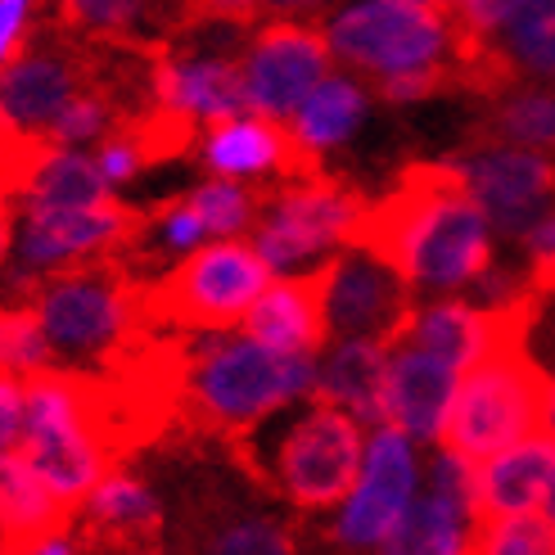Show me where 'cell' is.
<instances>
[{
    "label": "cell",
    "instance_id": "36",
    "mask_svg": "<svg viewBox=\"0 0 555 555\" xmlns=\"http://www.w3.org/2000/svg\"><path fill=\"white\" fill-rule=\"evenodd\" d=\"M524 244H529V258H555V208H546V217L524 235Z\"/></svg>",
    "mask_w": 555,
    "mask_h": 555
},
{
    "label": "cell",
    "instance_id": "18",
    "mask_svg": "<svg viewBox=\"0 0 555 555\" xmlns=\"http://www.w3.org/2000/svg\"><path fill=\"white\" fill-rule=\"evenodd\" d=\"M204 163L227 181V177H258V172H285L289 181H312L317 177V154L298 145V135L285 122H267L258 114L235 118L212 127Z\"/></svg>",
    "mask_w": 555,
    "mask_h": 555
},
{
    "label": "cell",
    "instance_id": "10",
    "mask_svg": "<svg viewBox=\"0 0 555 555\" xmlns=\"http://www.w3.org/2000/svg\"><path fill=\"white\" fill-rule=\"evenodd\" d=\"M325 275V335L366 339L393 352L415 317V294L398 271H388L362 248L321 267Z\"/></svg>",
    "mask_w": 555,
    "mask_h": 555
},
{
    "label": "cell",
    "instance_id": "33",
    "mask_svg": "<svg viewBox=\"0 0 555 555\" xmlns=\"http://www.w3.org/2000/svg\"><path fill=\"white\" fill-rule=\"evenodd\" d=\"M23 438V384L0 375V456H14Z\"/></svg>",
    "mask_w": 555,
    "mask_h": 555
},
{
    "label": "cell",
    "instance_id": "24",
    "mask_svg": "<svg viewBox=\"0 0 555 555\" xmlns=\"http://www.w3.org/2000/svg\"><path fill=\"white\" fill-rule=\"evenodd\" d=\"M23 204H27V217L60 212V208H95V204H108V181L100 177L95 158L77 150H50L33 185H27Z\"/></svg>",
    "mask_w": 555,
    "mask_h": 555
},
{
    "label": "cell",
    "instance_id": "23",
    "mask_svg": "<svg viewBox=\"0 0 555 555\" xmlns=\"http://www.w3.org/2000/svg\"><path fill=\"white\" fill-rule=\"evenodd\" d=\"M384 388H388V348L366 339H339L317 366V402L348 411L352 421L384 425Z\"/></svg>",
    "mask_w": 555,
    "mask_h": 555
},
{
    "label": "cell",
    "instance_id": "38",
    "mask_svg": "<svg viewBox=\"0 0 555 555\" xmlns=\"http://www.w3.org/2000/svg\"><path fill=\"white\" fill-rule=\"evenodd\" d=\"M542 434L555 442V388H551V406H546V421H542Z\"/></svg>",
    "mask_w": 555,
    "mask_h": 555
},
{
    "label": "cell",
    "instance_id": "34",
    "mask_svg": "<svg viewBox=\"0 0 555 555\" xmlns=\"http://www.w3.org/2000/svg\"><path fill=\"white\" fill-rule=\"evenodd\" d=\"M27 10L23 0H0V73H5L18 54H23V37H27Z\"/></svg>",
    "mask_w": 555,
    "mask_h": 555
},
{
    "label": "cell",
    "instance_id": "26",
    "mask_svg": "<svg viewBox=\"0 0 555 555\" xmlns=\"http://www.w3.org/2000/svg\"><path fill=\"white\" fill-rule=\"evenodd\" d=\"M502 33V50L506 64L519 73H542L555 77V0H529V5H511L506 23L496 27Z\"/></svg>",
    "mask_w": 555,
    "mask_h": 555
},
{
    "label": "cell",
    "instance_id": "13",
    "mask_svg": "<svg viewBox=\"0 0 555 555\" xmlns=\"http://www.w3.org/2000/svg\"><path fill=\"white\" fill-rule=\"evenodd\" d=\"M150 231V217L122 208V204H95V208H60L27 217V231L18 244L23 271L50 275L64 271V262H95L114 258V248H127Z\"/></svg>",
    "mask_w": 555,
    "mask_h": 555
},
{
    "label": "cell",
    "instance_id": "3",
    "mask_svg": "<svg viewBox=\"0 0 555 555\" xmlns=\"http://www.w3.org/2000/svg\"><path fill=\"white\" fill-rule=\"evenodd\" d=\"M551 388L555 379L529 352V344H496L465 371L448 425L438 434L442 452L479 469L492 456L538 438L551 406Z\"/></svg>",
    "mask_w": 555,
    "mask_h": 555
},
{
    "label": "cell",
    "instance_id": "22",
    "mask_svg": "<svg viewBox=\"0 0 555 555\" xmlns=\"http://www.w3.org/2000/svg\"><path fill=\"white\" fill-rule=\"evenodd\" d=\"M73 511L18 456H0V555H37L60 542Z\"/></svg>",
    "mask_w": 555,
    "mask_h": 555
},
{
    "label": "cell",
    "instance_id": "6",
    "mask_svg": "<svg viewBox=\"0 0 555 555\" xmlns=\"http://www.w3.org/2000/svg\"><path fill=\"white\" fill-rule=\"evenodd\" d=\"M77 515L87 496L114 475L81 402V371L50 366L23 379V438L14 452Z\"/></svg>",
    "mask_w": 555,
    "mask_h": 555
},
{
    "label": "cell",
    "instance_id": "41",
    "mask_svg": "<svg viewBox=\"0 0 555 555\" xmlns=\"http://www.w3.org/2000/svg\"><path fill=\"white\" fill-rule=\"evenodd\" d=\"M127 555H158V551H127Z\"/></svg>",
    "mask_w": 555,
    "mask_h": 555
},
{
    "label": "cell",
    "instance_id": "5",
    "mask_svg": "<svg viewBox=\"0 0 555 555\" xmlns=\"http://www.w3.org/2000/svg\"><path fill=\"white\" fill-rule=\"evenodd\" d=\"M33 308L41 317L50 352L108 362L114 352L150 339L141 321V281L122 258H95L41 275Z\"/></svg>",
    "mask_w": 555,
    "mask_h": 555
},
{
    "label": "cell",
    "instance_id": "28",
    "mask_svg": "<svg viewBox=\"0 0 555 555\" xmlns=\"http://www.w3.org/2000/svg\"><path fill=\"white\" fill-rule=\"evenodd\" d=\"M492 135L496 141H519V150L555 154V95H511L492 114Z\"/></svg>",
    "mask_w": 555,
    "mask_h": 555
},
{
    "label": "cell",
    "instance_id": "1",
    "mask_svg": "<svg viewBox=\"0 0 555 555\" xmlns=\"http://www.w3.org/2000/svg\"><path fill=\"white\" fill-rule=\"evenodd\" d=\"M348 244L429 289H461L492 271V227L456 163H411L384 199L366 204Z\"/></svg>",
    "mask_w": 555,
    "mask_h": 555
},
{
    "label": "cell",
    "instance_id": "30",
    "mask_svg": "<svg viewBox=\"0 0 555 555\" xmlns=\"http://www.w3.org/2000/svg\"><path fill=\"white\" fill-rule=\"evenodd\" d=\"M258 199L262 194L258 190H248V185H235V181H208L190 194V212L199 217V227L204 235H231L240 227H248V221L258 217Z\"/></svg>",
    "mask_w": 555,
    "mask_h": 555
},
{
    "label": "cell",
    "instance_id": "29",
    "mask_svg": "<svg viewBox=\"0 0 555 555\" xmlns=\"http://www.w3.org/2000/svg\"><path fill=\"white\" fill-rule=\"evenodd\" d=\"M469 555H555V524L546 515L475 524V533H469Z\"/></svg>",
    "mask_w": 555,
    "mask_h": 555
},
{
    "label": "cell",
    "instance_id": "39",
    "mask_svg": "<svg viewBox=\"0 0 555 555\" xmlns=\"http://www.w3.org/2000/svg\"><path fill=\"white\" fill-rule=\"evenodd\" d=\"M542 515L555 524V479H551V488H546V502H542Z\"/></svg>",
    "mask_w": 555,
    "mask_h": 555
},
{
    "label": "cell",
    "instance_id": "27",
    "mask_svg": "<svg viewBox=\"0 0 555 555\" xmlns=\"http://www.w3.org/2000/svg\"><path fill=\"white\" fill-rule=\"evenodd\" d=\"M50 344L33 302H0V375L33 379L50 371Z\"/></svg>",
    "mask_w": 555,
    "mask_h": 555
},
{
    "label": "cell",
    "instance_id": "21",
    "mask_svg": "<svg viewBox=\"0 0 555 555\" xmlns=\"http://www.w3.org/2000/svg\"><path fill=\"white\" fill-rule=\"evenodd\" d=\"M87 519H81V542L104 555H127V551H158L163 533V511L154 492L131 479V475H108L87 496Z\"/></svg>",
    "mask_w": 555,
    "mask_h": 555
},
{
    "label": "cell",
    "instance_id": "2",
    "mask_svg": "<svg viewBox=\"0 0 555 555\" xmlns=\"http://www.w3.org/2000/svg\"><path fill=\"white\" fill-rule=\"evenodd\" d=\"M317 393L312 357L271 352L254 339H204L190 344L181 421L190 429L240 438L275 406Z\"/></svg>",
    "mask_w": 555,
    "mask_h": 555
},
{
    "label": "cell",
    "instance_id": "19",
    "mask_svg": "<svg viewBox=\"0 0 555 555\" xmlns=\"http://www.w3.org/2000/svg\"><path fill=\"white\" fill-rule=\"evenodd\" d=\"M555 479V442L546 434L492 456L475 469V524H502L533 515Z\"/></svg>",
    "mask_w": 555,
    "mask_h": 555
},
{
    "label": "cell",
    "instance_id": "15",
    "mask_svg": "<svg viewBox=\"0 0 555 555\" xmlns=\"http://www.w3.org/2000/svg\"><path fill=\"white\" fill-rule=\"evenodd\" d=\"M411 502H415V452L406 434L379 425L362 461V479H357L335 533L344 546H379L398 529V519L406 515Z\"/></svg>",
    "mask_w": 555,
    "mask_h": 555
},
{
    "label": "cell",
    "instance_id": "7",
    "mask_svg": "<svg viewBox=\"0 0 555 555\" xmlns=\"http://www.w3.org/2000/svg\"><path fill=\"white\" fill-rule=\"evenodd\" d=\"M271 289V267L254 244L217 240L172 267L168 275L141 285V321L145 330H227L254 312V302Z\"/></svg>",
    "mask_w": 555,
    "mask_h": 555
},
{
    "label": "cell",
    "instance_id": "20",
    "mask_svg": "<svg viewBox=\"0 0 555 555\" xmlns=\"http://www.w3.org/2000/svg\"><path fill=\"white\" fill-rule=\"evenodd\" d=\"M244 339H254L271 352H289V357H312L325 339V275L308 271L294 281H275L254 312L244 317Z\"/></svg>",
    "mask_w": 555,
    "mask_h": 555
},
{
    "label": "cell",
    "instance_id": "25",
    "mask_svg": "<svg viewBox=\"0 0 555 555\" xmlns=\"http://www.w3.org/2000/svg\"><path fill=\"white\" fill-rule=\"evenodd\" d=\"M366 114V95L362 87H357L352 77H325L321 87L302 100V108L294 114V135L302 150H330V145H344L348 135L357 131V122H362Z\"/></svg>",
    "mask_w": 555,
    "mask_h": 555
},
{
    "label": "cell",
    "instance_id": "31",
    "mask_svg": "<svg viewBox=\"0 0 555 555\" xmlns=\"http://www.w3.org/2000/svg\"><path fill=\"white\" fill-rule=\"evenodd\" d=\"M204 555H298L285 524L267 515H240L231 524H217Z\"/></svg>",
    "mask_w": 555,
    "mask_h": 555
},
{
    "label": "cell",
    "instance_id": "9",
    "mask_svg": "<svg viewBox=\"0 0 555 555\" xmlns=\"http://www.w3.org/2000/svg\"><path fill=\"white\" fill-rule=\"evenodd\" d=\"M366 212V199L344 181L312 177V181H289L281 190H267L258 199V258L281 271L298 267L325 248L348 244L357 221Z\"/></svg>",
    "mask_w": 555,
    "mask_h": 555
},
{
    "label": "cell",
    "instance_id": "17",
    "mask_svg": "<svg viewBox=\"0 0 555 555\" xmlns=\"http://www.w3.org/2000/svg\"><path fill=\"white\" fill-rule=\"evenodd\" d=\"M461 388V371L448 362L398 344L388 352V388H384V421L388 429L411 438H438L448 425L452 398Z\"/></svg>",
    "mask_w": 555,
    "mask_h": 555
},
{
    "label": "cell",
    "instance_id": "11",
    "mask_svg": "<svg viewBox=\"0 0 555 555\" xmlns=\"http://www.w3.org/2000/svg\"><path fill=\"white\" fill-rule=\"evenodd\" d=\"M95 91V46H33L0 73V122L18 135L46 141L64 108Z\"/></svg>",
    "mask_w": 555,
    "mask_h": 555
},
{
    "label": "cell",
    "instance_id": "12",
    "mask_svg": "<svg viewBox=\"0 0 555 555\" xmlns=\"http://www.w3.org/2000/svg\"><path fill=\"white\" fill-rule=\"evenodd\" d=\"M330 64V41L325 33L308 23H271L258 33L254 50L244 60V95L248 108L267 122L294 118L302 100H308Z\"/></svg>",
    "mask_w": 555,
    "mask_h": 555
},
{
    "label": "cell",
    "instance_id": "4",
    "mask_svg": "<svg viewBox=\"0 0 555 555\" xmlns=\"http://www.w3.org/2000/svg\"><path fill=\"white\" fill-rule=\"evenodd\" d=\"M231 448L258 483H275L302 511H330L348 502L357 479H362V461H366L362 425L348 411L325 406L317 398L275 438L258 442L240 434L231 438Z\"/></svg>",
    "mask_w": 555,
    "mask_h": 555
},
{
    "label": "cell",
    "instance_id": "37",
    "mask_svg": "<svg viewBox=\"0 0 555 555\" xmlns=\"http://www.w3.org/2000/svg\"><path fill=\"white\" fill-rule=\"evenodd\" d=\"M10 244H14V194L0 190V262H5Z\"/></svg>",
    "mask_w": 555,
    "mask_h": 555
},
{
    "label": "cell",
    "instance_id": "14",
    "mask_svg": "<svg viewBox=\"0 0 555 555\" xmlns=\"http://www.w3.org/2000/svg\"><path fill=\"white\" fill-rule=\"evenodd\" d=\"M475 204L483 208L488 227L506 235H529L546 217V204L555 194V154L519 150V145H496L479 150L475 158L456 163Z\"/></svg>",
    "mask_w": 555,
    "mask_h": 555
},
{
    "label": "cell",
    "instance_id": "8",
    "mask_svg": "<svg viewBox=\"0 0 555 555\" xmlns=\"http://www.w3.org/2000/svg\"><path fill=\"white\" fill-rule=\"evenodd\" d=\"M330 54L371 68L384 77L438 68L452 54V5H421V0H371L335 14L325 27Z\"/></svg>",
    "mask_w": 555,
    "mask_h": 555
},
{
    "label": "cell",
    "instance_id": "16",
    "mask_svg": "<svg viewBox=\"0 0 555 555\" xmlns=\"http://www.w3.org/2000/svg\"><path fill=\"white\" fill-rule=\"evenodd\" d=\"M154 104L172 108V114L190 118V122H235L248 118V95H244V68L235 60H221V54H181L172 60L168 50H154Z\"/></svg>",
    "mask_w": 555,
    "mask_h": 555
},
{
    "label": "cell",
    "instance_id": "40",
    "mask_svg": "<svg viewBox=\"0 0 555 555\" xmlns=\"http://www.w3.org/2000/svg\"><path fill=\"white\" fill-rule=\"evenodd\" d=\"M37 555H68V546H60V542H54V546H46V551H37Z\"/></svg>",
    "mask_w": 555,
    "mask_h": 555
},
{
    "label": "cell",
    "instance_id": "32",
    "mask_svg": "<svg viewBox=\"0 0 555 555\" xmlns=\"http://www.w3.org/2000/svg\"><path fill=\"white\" fill-rule=\"evenodd\" d=\"M108 122H118V114H114V104H108V95H100V91H81L64 114H60V122L50 127V135H46V145H54V150H73V145H81V141H95V135H104L108 131Z\"/></svg>",
    "mask_w": 555,
    "mask_h": 555
},
{
    "label": "cell",
    "instance_id": "35",
    "mask_svg": "<svg viewBox=\"0 0 555 555\" xmlns=\"http://www.w3.org/2000/svg\"><path fill=\"white\" fill-rule=\"evenodd\" d=\"M95 168H100V177L104 181H131L135 177V168H141V154H135L122 135H114V141H104L100 145V154H95Z\"/></svg>",
    "mask_w": 555,
    "mask_h": 555
}]
</instances>
